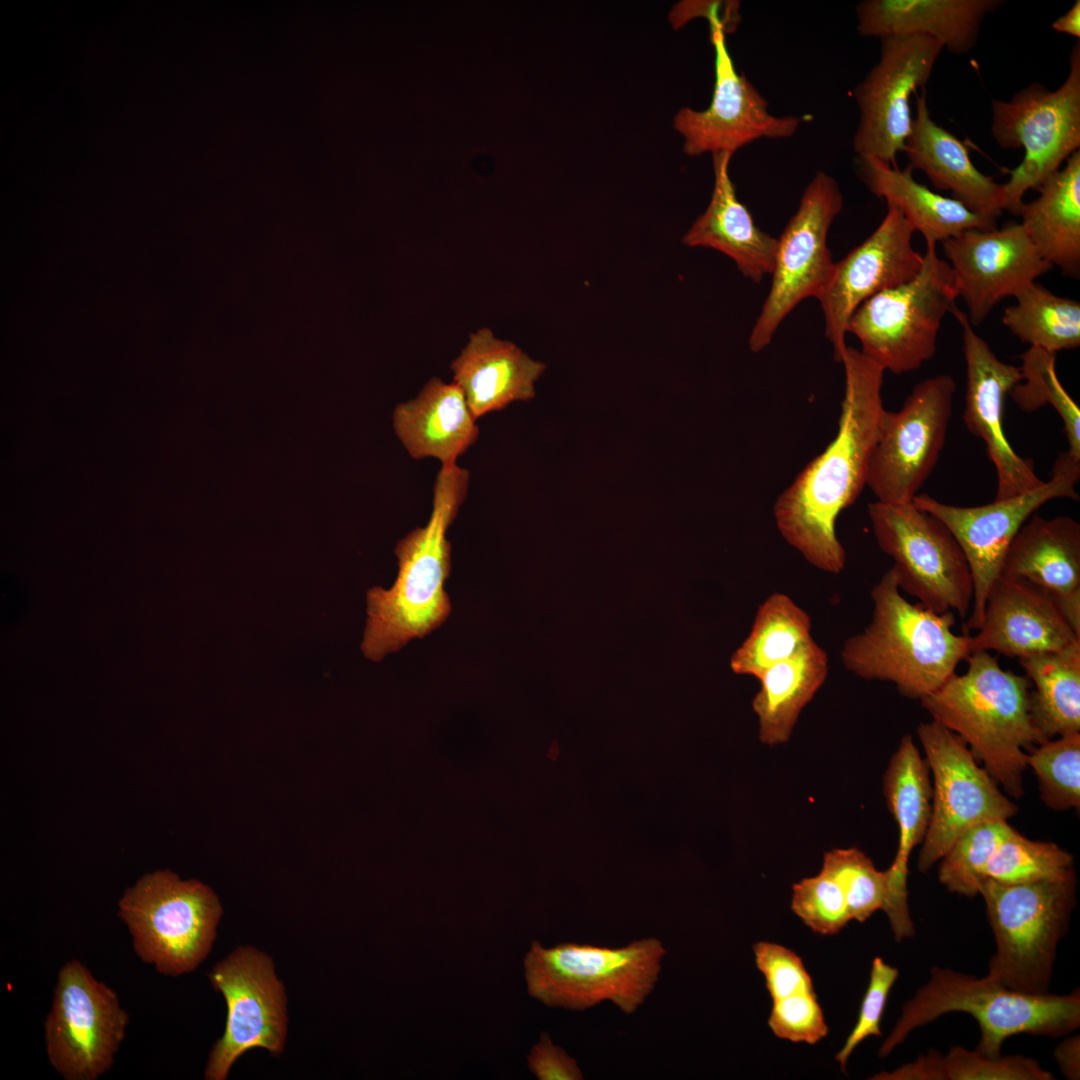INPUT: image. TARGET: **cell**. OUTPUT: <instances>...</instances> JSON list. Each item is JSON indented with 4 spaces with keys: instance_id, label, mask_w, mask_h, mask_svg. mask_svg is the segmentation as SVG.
Listing matches in <instances>:
<instances>
[{
    "instance_id": "44",
    "label": "cell",
    "mask_w": 1080,
    "mask_h": 1080,
    "mask_svg": "<svg viewBox=\"0 0 1080 1080\" xmlns=\"http://www.w3.org/2000/svg\"><path fill=\"white\" fill-rule=\"evenodd\" d=\"M768 1025L777 1037L795 1043L816 1044L828 1034L814 990L773 1000Z\"/></svg>"
},
{
    "instance_id": "22",
    "label": "cell",
    "mask_w": 1080,
    "mask_h": 1080,
    "mask_svg": "<svg viewBox=\"0 0 1080 1080\" xmlns=\"http://www.w3.org/2000/svg\"><path fill=\"white\" fill-rule=\"evenodd\" d=\"M942 244L973 327L979 326L1002 299L1015 297L1052 268L1020 223L1001 229L967 230Z\"/></svg>"
},
{
    "instance_id": "4",
    "label": "cell",
    "mask_w": 1080,
    "mask_h": 1080,
    "mask_svg": "<svg viewBox=\"0 0 1080 1080\" xmlns=\"http://www.w3.org/2000/svg\"><path fill=\"white\" fill-rule=\"evenodd\" d=\"M872 618L847 639L840 657L845 668L866 680L893 683L910 699L941 687L971 654L970 636L957 635L953 612L936 613L901 594L894 569L873 586Z\"/></svg>"
},
{
    "instance_id": "35",
    "label": "cell",
    "mask_w": 1080,
    "mask_h": 1080,
    "mask_svg": "<svg viewBox=\"0 0 1080 1080\" xmlns=\"http://www.w3.org/2000/svg\"><path fill=\"white\" fill-rule=\"evenodd\" d=\"M811 618L788 595L772 593L759 606L751 630L731 658L736 674L758 677L799 653L810 641Z\"/></svg>"
},
{
    "instance_id": "19",
    "label": "cell",
    "mask_w": 1080,
    "mask_h": 1080,
    "mask_svg": "<svg viewBox=\"0 0 1080 1080\" xmlns=\"http://www.w3.org/2000/svg\"><path fill=\"white\" fill-rule=\"evenodd\" d=\"M715 52V86L710 105L702 111L681 108L673 127L684 138L688 156L737 150L756 140L783 139L795 134L803 119L776 116L768 102L744 74L737 72L726 45L724 27L709 21Z\"/></svg>"
},
{
    "instance_id": "24",
    "label": "cell",
    "mask_w": 1080,
    "mask_h": 1080,
    "mask_svg": "<svg viewBox=\"0 0 1080 1080\" xmlns=\"http://www.w3.org/2000/svg\"><path fill=\"white\" fill-rule=\"evenodd\" d=\"M1000 575L1023 578L1050 594L1080 635V524L1076 520L1033 515L1011 541Z\"/></svg>"
},
{
    "instance_id": "36",
    "label": "cell",
    "mask_w": 1080,
    "mask_h": 1080,
    "mask_svg": "<svg viewBox=\"0 0 1080 1080\" xmlns=\"http://www.w3.org/2000/svg\"><path fill=\"white\" fill-rule=\"evenodd\" d=\"M1006 307L1002 323L1021 342L1057 353L1080 345V303L1032 282Z\"/></svg>"
},
{
    "instance_id": "51",
    "label": "cell",
    "mask_w": 1080,
    "mask_h": 1080,
    "mask_svg": "<svg viewBox=\"0 0 1080 1080\" xmlns=\"http://www.w3.org/2000/svg\"><path fill=\"white\" fill-rule=\"evenodd\" d=\"M1052 28L1059 32L1069 34L1076 38H1080V1L1076 0L1071 8L1062 16L1057 18Z\"/></svg>"
},
{
    "instance_id": "15",
    "label": "cell",
    "mask_w": 1080,
    "mask_h": 1080,
    "mask_svg": "<svg viewBox=\"0 0 1080 1080\" xmlns=\"http://www.w3.org/2000/svg\"><path fill=\"white\" fill-rule=\"evenodd\" d=\"M956 383L948 374L919 382L896 412L885 410L866 486L878 502H911L945 444Z\"/></svg>"
},
{
    "instance_id": "14",
    "label": "cell",
    "mask_w": 1080,
    "mask_h": 1080,
    "mask_svg": "<svg viewBox=\"0 0 1080 1080\" xmlns=\"http://www.w3.org/2000/svg\"><path fill=\"white\" fill-rule=\"evenodd\" d=\"M129 1022L118 996L76 959L58 972L44 1022L46 1053L65 1080H95L110 1069Z\"/></svg>"
},
{
    "instance_id": "20",
    "label": "cell",
    "mask_w": 1080,
    "mask_h": 1080,
    "mask_svg": "<svg viewBox=\"0 0 1080 1080\" xmlns=\"http://www.w3.org/2000/svg\"><path fill=\"white\" fill-rule=\"evenodd\" d=\"M914 232L902 212L887 203L886 215L874 232L835 262L819 301L836 362L841 363L847 349L845 336L855 310L868 298L909 281L920 271L924 254L912 246Z\"/></svg>"
},
{
    "instance_id": "18",
    "label": "cell",
    "mask_w": 1080,
    "mask_h": 1080,
    "mask_svg": "<svg viewBox=\"0 0 1080 1080\" xmlns=\"http://www.w3.org/2000/svg\"><path fill=\"white\" fill-rule=\"evenodd\" d=\"M878 62L854 89L859 122L853 138L858 157L897 166L912 128L910 97L925 88L942 45L924 36L880 39Z\"/></svg>"
},
{
    "instance_id": "50",
    "label": "cell",
    "mask_w": 1080,
    "mask_h": 1080,
    "mask_svg": "<svg viewBox=\"0 0 1080 1080\" xmlns=\"http://www.w3.org/2000/svg\"><path fill=\"white\" fill-rule=\"evenodd\" d=\"M1079 1047V1037H1072L1058 1045L1054 1053L1062 1072L1069 1079H1079Z\"/></svg>"
},
{
    "instance_id": "42",
    "label": "cell",
    "mask_w": 1080,
    "mask_h": 1080,
    "mask_svg": "<svg viewBox=\"0 0 1080 1080\" xmlns=\"http://www.w3.org/2000/svg\"><path fill=\"white\" fill-rule=\"evenodd\" d=\"M791 908L806 926L821 935L836 934L851 920L840 885L822 870L793 884Z\"/></svg>"
},
{
    "instance_id": "3",
    "label": "cell",
    "mask_w": 1080,
    "mask_h": 1080,
    "mask_svg": "<svg viewBox=\"0 0 1080 1080\" xmlns=\"http://www.w3.org/2000/svg\"><path fill=\"white\" fill-rule=\"evenodd\" d=\"M965 674L954 673L922 698L932 720L958 735L997 784L1013 798L1023 793L1026 754L1045 741L1030 714L1031 681L1001 668L988 651L967 657Z\"/></svg>"
},
{
    "instance_id": "43",
    "label": "cell",
    "mask_w": 1080,
    "mask_h": 1080,
    "mask_svg": "<svg viewBox=\"0 0 1080 1080\" xmlns=\"http://www.w3.org/2000/svg\"><path fill=\"white\" fill-rule=\"evenodd\" d=\"M941 1080H1052L1053 1074L1032 1059L1016 1054L988 1057L953 1046L941 1057Z\"/></svg>"
},
{
    "instance_id": "29",
    "label": "cell",
    "mask_w": 1080,
    "mask_h": 1080,
    "mask_svg": "<svg viewBox=\"0 0 1080 1080\" xmlns=\"http://www.w3.org/2000/svg\"><path fill=\"white\" fill-rule=\"evenodd\" d=\"M393 425L412 458L433 457L442 466L456 464L479 435L461 389L437 377L430 379L416 398L396 407Z\"/></svg>"
},
{
    "instance_id": "34",
    "label": "cell",
    "mask_w": 1080,
    "mask_h": 1080,
    "mask_svg": "<svg viewBox=\"0 0 1080 1080\" xmlns=\"http://www.w3.org/2000/svg\"><path fill=\"white\" fill-rule=\"evenodd\" d=\"M1019 663L1035 685L1030 714L1044 740L1080 733V641Z\"/></svg>"
},
{
    "instance_id": "11",
    "label": "cell",
    "mask_w": 1080,
    "mask_h": 1080,
    "mask_svg": "<svg viewBox=\"0 0 1080 1080\" xmlns=\"http://www.w3.org/2000/svg\"><path fill=\"white\" fill-rule=\"evenodd\" d=\"M878 546L894 561L900 590L936 613L967 616L973 582L967 559L949 529L913 502L868 505Z\"/></svg>"
},
{
    "instance_id": "8",
    "label": "cell",
    "mask_w": 1080,
    "mask_h": 1080,
    "mask_svg": "<svg viewBox=\"0 0 1080 1080\" xmlns=\"http://www.w3.org/2000/svg\"><path fill=\"white\" fill-rule=\"evenodd\" d=\"M118 907L137 956L172 977L194 971L208 956L223 913L209 886L169 869L143 875Z\"/></svg>"
},
{
    "instance_id": "17",
    "label": "cell",
    "mask_w": 1080,
    "mask_h": 1080,
    "mask_svg": "<svg viewBox=\"0 0 1080 1080\" xmlns=\"http://www.w3.org/2000/svg\"><path fill=\"white\" fill-rule=\"evenodd\" d=\"M212 987L227 1005L225 1030L208 1058L206 1080H225L233 1063L252 1048L277 1056L287 1034L286 994L269 956L238 947L209 973Z\"/></svg>"
},
{
    "instance_id": "2",
    "label": "cell",
    "mask_w": 1080,
    "mask_h": 1080,
    "mask_svg": "<svg viewBox=\"0 0 1080 1080\" xmlns=\"http://www.w3.org/2000/svg\"><path fill=\"white\" fill-rule=\"evenodd\" d=\"M469 472L457 464L442 466L433 488L428 523L402 538L396 548L398 574L389 589L379 586L366 594L367 622L361 650L380 661L415 638L440 627L451 612L444 589L451 571L448 528L466 498Z\"/></svg>"
},
{
    "instance_id": "38",
    "label": "cell",
    "mask_w": 1080,
    "mask_h": 1080,
    "mask_svg": "<svg viewBox=\"0 0 1080 1080\" xmlns=\"http://www.w3.org/2000/svg\"><path fill=\"white\" fill-rule=\"evenodd\" d=\"M1075 873L1073 857L1052 842L1034 841L1015 829L997 847L986 878L1006 884L1060 880Z\"/></svg>"
},
{
    "instance_id": "37",
    "label": "cell",
    "mask_w": 1080,
    "mask_h": 1080,
    "mask_svg": "<svg viewBox=\"0 0 1080 1080\" xmlns=\"http://www.w3.org/2000/svg\"><path fill=\"white\" fill-rule=\"evenodd\" d=\"M1020 358L1021 381L1010 391V396L1026 412L1051 405L1064 424L1067 454L1080 462V409L1057 377L1056 354L1030 347Z\"/></svg>"
},
{
    "instance_id": "10",
    "label": "cell",
    "mask_w": 1080,
    "mask_h": 1080,
    "mask_svg": "<svg viewBox=\"0 0 1080 1080\" xmlns=\"http://www.w3.org/2000/svg\"><path fill=\"white\" fill-rule=\"evenodd\" d=\"M991 132L1003 149L1023 148L1022 162L1004 184V210L1018 215L1023 196L1037 190L1080 147V43L1056 90L1032 83L1008 100H992Z\"/></svg>"
},
{
    "instance_id": "47",
    "label": "cell",
    "mask_w": 1080,
    "mask_h": 1080,
    "mask_svg": "<svg viewBox=\"0 0 1080 1080\" xmlns=\"http://www.w3.org/2000/svg\"><path fill=\"white\" fill-rule=\"evenodd\" d=\"M529 1070L539 1080H582L584 1078L576 1059L570 1057L560 1046L553 1044L543 1032L539 1041L527 1056Z\"/></svg>"
},
{
    "instance_id": "26",
    "label": "cell",
    "mask_w": 1080,
    "mask_h": 1080,
    "mask_svg": "<svg viewBox=\"0 0 1080 1080\" xmlns=\"http://www.w3.org/2000/svg\"><path fill=\"white\" fill-rule=\"evenodd\" d=\"M1003 0H865L856 5L863 37L924 36L955 55L970 52L987 14Z\"/></svg>"
},
{
    "instance_id": "23",
    "label": "cell",
    "mask_w": 1080,
    "mask_h": 1080,
    "mask_svg": "<svg viewBox=\"0 0 1080 1080\" xmlns=\"http://www.w3.org/2000/svg\"><path fill=\"white\" fill-rule=\"evenodd\" d=\"M1077 641L1080 635L1050 594L1023 578L1000 575L987 595L978 633L970 636V651L1021 659Z\"/></svg>"
},
{
    "instance_id": "27",
    "label": "cell",
    "mask_w": 1080,
    "mask_h": 1080,
    "mask_svg": "<svg viewBox=\"0 0 1080 1080\" xmlns=\"http://www.w3.org/2000/svg\"><path fill=\"white\" fill-rule=\"evenodd\" d=\"M546 365L487 327L470 333L450 369L476 419L535 396V382Z\"/></svg>"
},
{
    "instance_id": "32",
    "label": "cell",
    "mask_w": 1080,
    "mask_h": 1080,
    "mask_svg": "<svg viewBox=\"0 0 1080 1080\" xmlns=\"http://www.w3.org/2000/svg\"><path fill=\"white\" fill-rule=\"evenodd\" d=\"M1023 202L1020 223L1039 255L1071 278L1080 276V151Z\"/></svg>"
},
{
    "instance_id": "39",
    "label": "cell",
    "mask_w": 1080,
    "mask_h": 1080,
    "mask_svg": "<svg viewBox=\"0 0 1080 1080\" xmlns=\"http://www.w3.org/2000/svg\"><path fill=\"white\" fill-rule=\"evenodd\" d=\"M1013 829L1005 820H987L965 830L940 859V883L952 893L975 897L988 861Z\"/></svg>"
},
{
    "instance_id": "1",
    "label": "cell",
    "mask_w": 1080,
    "mask_h": 1080,
    "mask_svg": "<svg viewBox=\"0 0 1080 1080\" xmlns=\"http://www.w3.org/2000/svg\"><path fill=\"white\" fill-rule=\"evenodd\" d=\"M845 389L835 438L777 497L773 513L784 540L815 568L840 573L846 553L836 533L839 514L866 486L882 416L884 369L847 346Z\"/></svg>"
},
{
    "instance_id": "46",
    "label": "cell",
    "mask_w": 1080,
    "mask_h": 1080,
    "mask_svg": "<svg viewBox=\"0 0 1080 1080\" xmlns=\"http://www.w3.org/2000/svg\"><path fill=\"white\" fill-rule=\"evenodd\" d=\"M755 962L766 981V988L773 1000L813 991V983L802 959L792 950L771 942H758L753 946Z\"/></svg>"
},
{
    "instance_id": "45",
    "label": "cell",
    "mask_w": 1080,
    "mask_h": 1080,
    "mask_svg": "<svg viewBox=\"0 0 1080 1080\" xmlns=\"http://www.w3.org/2000/svg\"><path fill=\"white\" fill-rule=\"evenodd\" d=\"M899 971L884 962L880 957H875L870 971L869 984L861 1002L859 1015L855 1026L847 1037L843 1047L836 1054L835 1059L840 1063L841 1070L845 1071L846 1062L853 1050L870 1036H881L880 1021L882 1019L887 998L891 988L898 978Z\"/></svg>"
},
{
    "instance_id": "25",
    "label": "cell",
    "mask_w": 1080,
    "mask_h": 1080,
    "mask_svg": "<svg viewBox=\"0 0 1080 1080\" xmlns=\"http://www.w3.org/2000/svg\"><path fill=\"white\" fill-rule=\"evenodd\" d=\"M916 95V94H915ZM926 89L916 95V117L904 145L910 170H921L940 190L970 211L997 222L1004 211V184L980 172L966 145L931 117Z\"/></svg>"
},
{
    "instance_id": "13",
    "label": "cell",
    "mask_w": 1080,
    "mask_h": 1080,
    "mask_svg": "<svg viewBox=\"0 0 1080 1080\" xmlns=\"http://www.w3.org/2000/svg\"><path fill=\"white\" fill-rule=\"evenodd\" d=\"M843 208L837 181L815 174L803 191L796 213L777 238L772 284L754 323L749 348L758 353L772 341L788 314L803 300H819L832 278L835 262L827 246L829 228Z\"/></svg>"
},
{
    "instance_id": "28",
    "label": "cell",
    "mask_w": 1080,
    "mask_h": 1080,
    "mask_svg": "<svg viewBox=\"0 0 1080 1080\" xmlns=\"http://www.w3.org/2000/svg\"><path fill=\"white\" fill-rule=\"evenodd\" d=\"M712 156L715 180L711 200L682 242L720 251L735 262L744 277L760 283L773 271L777 238L760 230L739 201L729 175L733 154L720 152Z\"/></svg>"
},
{
    "instance_id": "5",
    "label": "cell",
    "mask_w": 1080,
    "mask_h": 1080,
    "mask_svg": "<svg viewBox=\"0 0 1080 1080\" xmlns=\"http://www.w3.org/2000/svg\"><path fill=\"white\" fill-rule=\"evenodd\" d=\"M968 1013L981 1030L976 1051L1001 1056L1003 1042L1022 1033L1058 1037L1080 1025L1079 989L1068 995L1029 994L1008 989L987 976L977 978L934 966L929 980L902 1007L879 1050L885 1057L914 1029L952 1013Z\"/></svg>"
},
{
    "instance_id": "33",
    "label": "cell",
    "mask_w": 1080,
    "mask_h": 1080,
    "mask_svg": "<svg viewBox=\"0 0 1080 1080\" xmlns=\"http://www.w3.org/2000/svg\"><path fill=\"white\" fill-rule=\"evenodd\" d=\"M827 653L810 641L799 653L766 669L752 700L758 718V736L770 746L786 743L801 711L825 682Z\"/></svg>"
},
{
    "instance_id": "31",
    "label": "cell",
    "mask_w": 1080,
    "mask_h": 1080,
    "mask_svg": "<svg viewBox=\"0 0 1080 1080\" xmlns=\"http://www.w3.org/2000/svg\"><path fill=\"white\" fill-rule=\"evenodd\" d=\"M859 174L877 197L895 205L922 234L926 245L944 242L967 230H991L997 222L975 214L954 198L918 183L912 170H901L875 157H858Z\"/></svg>"
},
{
    "instance_id": "41",
    "label": "cell",
    "mask_w": 1080,
    "mask_h": 1080,
    "mask_svg": "<svg viewBox=\"0 0 1080 1080\" xmlns=\"http://www.w3.org/2000/svg\"><path fill=\"white\" fill-rule=\"evenodd\" d=\"M821 870L840 885L851 920L864 922L877 910H886L887 870L879 871L861 850L835 848L825 852Z\"/></svg>"
},
{
    "instance_id": "16",
    "label": "cell",
    "mask_w": 1080,
    "mask_h": 1080,
    "mask_svg": "<svg viewBox=\"0 0 1080 1080\" xmlns=\"http://www.w3.org/2000/svg\"><path fill=\"white\" fill-rule=\"evenodd\" d=\"M917 735L933 776L930 822L918 858L924 873L965 830L987 820L1007 821L1018 807L958 735L933 720L921 723Z\"/></svg>"
},
{
    "instance_id": "49",
    "label": "cell",
    "mask_w": 1080,
    "mask_h": 1080,
    "mask_svg": "<svg viewBox=\"0 0 1080 1080\" xmlns=\"http://www.w3.org/2000/svg\"><path fill=\"white\" fill-rule=\"evenodd\" d=\"M941 1054L931 1050L927 1055L903 1065L892 1072H882L871 1079L882 1080H941L940 1061Z\"/></svg>"
},
{
    "instance_id": "9",
    "label": "cell",
    "mask_w": 1080,
    "mask_h": 1080,
    "mask_svg": "<svg viewBox=\"0 0 1080 1080\" xmlns=\"http://www.w3.org/2000/svg\"><path fill=\"white\" fill-rule=\"evenodd\" d=\"M958 297L950 265L939 258L936 245L928 244L920 271L865 300L851 316L847 333L884 371L908 373L934 356L942 321Z\"/></svg>"
},
{
    "instance_id": "30",
    "label": "cell",
    "mask_w": 1080,
    "mask_h": 1080,
    "mask_svg": "<svg viewBox=\"0 0 1080 1080\" xmlns=\"http://www.w3.org/2000/svg\"><path fill=\"white\" fill-rule=\"evenodd\" d=\"M883 794L898 826V847L887 869L890 904L908 907V862L913 848L921 844L931 816L930 769L911 735H905L892 755L883 776Z\"/></svg>"
},
{
    "instance_id": "12",
    "label": "cell",
    "mask_w": 1080,
    "mask_h": 1080,
    "mask_svg": "<svg viewBox=\"0 0 1080 1080\" xmlns=\"http://www.w3.org/2000/svg\"><path fill=\"white\" fill-rule=\"evenodd\" d=\"M1080 478V462L1067 452L1058 455L1048 481L1028 492L974 507L940 502L928 494L916 495L912 502L920 510L940 520L952 533L967 559L973 599L967 630H978L983 621L989 590L1001 574L1007 549L1028 518L1042 505L1056 498L1078 500L1075 489Z\"/></svg>"
},
{
    "instance_id": "7",
    "label": "cell",
    "mask_w": 1080,
    "mask_h": 1080,
    "mask_svg": "<svg viewBox=\"0 0 1080 1080\" xmlns=\"http://www.w3.org/2000/svg\"><path fill=\"white\" fill-rule=\"evenodd\" d=\"M996 951L987 977L1029 994L1048 993L1058 943L1076 900V874L1034 883L986 878L980 887Z\"/></svg>"
},
{
    "instance_id": "48",
    "label": "cell",
    "mask_w": 1080,
    "mask_h": 1080,
    "mask_svg": "<svg viewBox=\"0 0 1080 1080\" xmlns=\"http://www.w3.org/2000/svg\"><path fill=\"white\" fill-rule=\"evenodd\" d=\"M739 8L738 1H682L671 11L670 21L678 28L695 17L719 19L726 33H731L740 21Z\"/></svg>"
},
{
    "instance_id": "6",
    "label": "cell",
    "mask_w": 1080,
    "mask_h": 1080,
    "mask_svg": "<svg viewBox=\"0 0 1080 1080\" xmlns=\"http://www.w3.org/2000/svg\"><path fill=\"white\" fill-rule=\"evenodd\" d=\"M666 949L656 938L620 948L533 941L524 958L528 994L549 1007L584 1011L611 1001L632 1014L653 991Z\"/></svg>"
},
{
    "instance_id": "21",
    "label": "cell",
    "mask_w": 1080,
    "mask_h": 1080,
    "mask_svg": "<svg viewBox=\"0 0 1080 1080\" xmlns=\"http://www.w3.org/2000/svg\"><path fill=\"white\" fill-rule=\"evenodd\" d=\"M962 330L966 364V394L963 420L970 433L981 438L997 474L995 500L1021 495L1044 483L1035 473L1033 463L1018 455L1004 430V405L1007 394L1021 381L1019 366L1001 361L980 337L967 313L955 306L951 310Z\"/></svg>"
},
{
    "instance_id": "40",
    "label": "cell",
    "mask_w": 1080,
    "mask_h": 1080,
    "mask_svg": "<svg viewBox=\"0 0 1080 1080\" xmlns=\"http://www.w3.org/2000/svg\"><path fill=\"white\" fill-rule=\"evenodd\" d=\"M1044 804L1064 811L1080 807V733L1045 740L1026 754Z\"/></svg>"
}]
</instances>
